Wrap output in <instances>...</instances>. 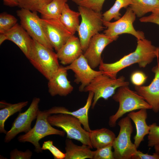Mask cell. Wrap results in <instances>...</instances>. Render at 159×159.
Segmentation results:
<instances>
[{
  "label": "cell",
  "mask_w": 159,
  "mask_h": 159,
  "mask_svg": "<svg viewBox=\"0 0 159 159\" xmlns=\"http://www.w3.org/2000/svg\"><path fill=\"white\" fill-rule=\"evenodd\" d=\"M158 47L153 45L151 41L144 38L137 39V44L133 52L125 55L119 60L110 63L102 60L99 65V70L103 74L116 79L117 74L122 69L134 64L141 68H145L158 55Z\"/></svg>",
  "instance_id": "cell-1"
},
{
  "label": "cell",
  "mask_w": 159,
  "mask_h": 159,
  "mask_svg": "<svg viewBox=\"0 0 159 159\" xmlns=\"http://www.w3.org/2000/svg\"><path fill=\"white\" fill-rule=\"evenodd\" d=\"M112 98L119 103V107L116 112L109 117L108 124L111 127H115L118 120L127 113L142 109H152L144 99L136 91L130 90L128 86L118 88Z\"/></svg>",
  "instance_id": "cell-2"
},
{
  "label": "cell",
  "mask_w": 159,
  "mask_h": 159,
  "mask_svg": "<svg viewBox=\"0 0 159 159\" xmlns=\"http://www.w3.org/2000/svg\"><path fill=\"white\" fill-rule=\"evenodd\" d=\"M27 59L33 66L48 80L60 67L56 53L33 39Z\"/></svg>",
  "instance_id": "cell-3"
},
{
  "label": "cell",
  "mask_w": 159,
  "mask_h": 159,
  "mask_svg": "<svg viewBox=\"0 0 159 159\" xmlns=\"http://www.w3.org/2000/svg\"><path fill=\"white\" fill-rule=\"evenodd\" d=\"M78 9L81 20L77 32L82 49L84 52L92 37L102 31L105 27L101 12L80 6H78Z\"/></svg>",
  "instance_id": "cell-4"
},
{
  "label": "cell",
  "mask_w": 159,
  "mask_h": 159,
  "mask_svg": "<svg viewBox=\"0 0 159 159\" xmlns=\"http://www.w3.org/2000/svg\"><path fill=\"white\" fill-rule=\"evenodd\" d=\"M47 120L50 125L62 129L67 134V138L80 142L82 144L93 148L90 137V133L81 126V122L77 118L66 114L50 115Z\"/></svg>",
  "instance_id": "cell-5"
},
{
  "label": "cell",
  "mask_w": 159,
  "mask_h": 159,
  "mask_svg": "<svg viewBox=\"0 0 159 159\" xmlns=\"http://www.w3.org/2000/svg\"><path fill=\"white\" fill-rule=\"evenodd\" d=\"M50 115L48 110H39L34 126L27 132L19 136L17 138L18 141L30 143L35 147V151L39 153L42 151L39 143L42 138L53 135L64 137L66 133L64 131L53 127L48 122L47 117Z\"/></svg>",
  "instance_id": "cell-6"
},
{
  "label": "cell",
  "mask_w": 159,
  "mask_h": 159,
  "mask_svg": "<svg viewBox=\"0 0 159 159\" xmlns=\"http://www.w3.org/2000/svg\"><path fill=\"white\" fill-rule=\"evenodd\" d=\"M129 82L121 76L113 79L104 74L95 77L84 89L83 92H92L94 93L91 108L93 109L101 98L107 100L115 93L116 89L123 86H128Z\"/></svg>",
  "instance_id": "cell-7"
},
{
  "label": "cell",
  "mask_w": 159,
  "mask_h": 159,
  "mask_svg": "<svg viewBox=\"0 0 159 159\" xmlns=\"http://www.w3.org/2000/svg\"><path fill=\"white\" fill-rule=\"evenodd\" d=\"M120 127L118 135L112 144L114 159H131L137 150L131 140L133 127L130 119L127 116L119 121Z\"/></svg>",
  "instance_id": "cell-8"
},
{
  "label": "cell",
  "mask_w": 159,
  "mask_h": 159,
  "mask_svg": "<svg viewBox=\"0 0 159 159\" xmlns=\"http://www.w3.org/2000/svg\"><path fill=\"white\" fill-rule=\"evenodd\" d=\"M37 12L21 8L16 11L21 25L32 39L45 46L53 49L48 40L42 25L41 19Z\"/></svg>",
  "instance_id": "cell-9"
},
{
  "label": "cell",
  "mask_w": 159,
  "mask_h": 159,
  "mask_svg": "<svg viewBox=\"0 0 159 159\" xmlns=\"http://www.w3.org/2000/svg\"><path fill=\"white\" fill-rule=\"evenodd\" d=\"M136 16L130 7L127 9L123 16L116 21L114 22L103 21V25L107 28L104 30V34L111 37H118L119 35L127 33L133 35L137 39L145 38L144 33L136 31L133 27V24Z\"/></svg>",
  "instance_id": "cell-10"
},
{
  "label": "cell",
  "mask_w": 159,
  "mask_h": 159,
  "mask_svg": "<svg viewBox=\"0 0 159 159\" xmlns=\"http://www.w3.org/2000/svg\"><path fill=\"white\" fill-rule=\"evenodd\" d=\"M40 99L34 97L30 105L24 112L19 113L13 123L11 129L6 134L4 142H9L18 134L27 132L31 129V123L37 118L39 110Z\"/></svg>",
  "instance_id": "cell-11"
},
{
  "label": "cell",
  "mask_w": 159,
  "mask_h": 159,
  "mask_svg": "<svg viewBox=\"0 0 159 159\" xmlns=\"http://www.w3.org/2000/svg\"><path fill=\"white\" fill-rule=\"evenodd\" d=\"M46 36L56 52L73 35L64 25L59 19H41Z\"/></svg>",
  "instance_id": "cell-12"
},
{
  "label": "cell",
  "mask_w": 159,
  "mask_h": 159,
  "mask_svg": "<svg viewBox=\"0 0 159 159\" xmlns=\"http://www.w3.org/2000/svg\"><path fill=\"white\" fill-rule=\"evenodd\" d=\"M67 70H72L74 73V82L80 83L79 89L83 92L84 88L96 77L103 74L101 71H96L89 65L83 54L71 64L65 67Z\"/></svg>",
  "instance_id": "cell-13"
},
{
  "label": "cell",
  "mask_w": 159,
  "mask_h": 159,
  "mask_svg": "<svg viewBox=\"0 0 159 159\" xmlns=\"http://www.w3.org/2000/svg\"><path fill=\"white\" fill-rule=\"evenodd\" d=\"M118 38L108 36L104 34L99 33L92 37L87 49L83 54L92 69L99 66L102 60L101 54L105 48L109 44L117 40Z\"/></svg>",
  "instance_id": "cell-14"
},
{
  "label": "cell",
  "mask_w": 159,
  "mask_h": 159,
  "mask_svg": "<svg viewBox=\"0 0 159 159\" xmlns=\"http://www.w3.org/2000/svg\"><path fill=\"white\" fill-rule=\"evenodd\" d=\"M16 44L27 58L31 49L33 39L21 25L17 23L11 29L0 33V44L5 40Z\"/></svg>",
  "instance_id": "cell-15"
},
{
  "label": "cell",
  "mask_w": 159,
  "mask_h": 159,
  "mask_svg": "<svg viewBox=\"0 0 159 159\" xmlns=\"http://www.w3.org/2000/svg\"><path fill=\"white\" fill-rule=\"evenodd\" d=\"M152 71L154 77L148 86H135V91L151 107L155 113L159 112V62L153 67Z\"/></svg>",
  "instance_id": "cell-16"
},
{
  "label": "cell",
  "mask_w": 159,
  "mask_h": 159,
  "mask_svg": "<svg viewBox=\"0 0 159 159\" xmlns=\"http://www.w3.org/2000/svg\"><path fill=\"white\" fill-rule=\"evenodd\" d=\"M67 70L60 66L54 75L48 80V92L52 96H66L73 91V87L67 78Z\"/></svg>",
  "instance_id": "cell-17"
},
{
  "label": "cell",
  "mask_w": 159,
  "mask_h": 159,
  "mask_svg": "<svg viewBox=\"0 0 159 159\" xmlns=\"http://www.w3.org/2000/svg\"><path fill=\"white\" fill-rule=\"evenodd\" d=\"M83 52L79 38L74 35L57 52V55L61 63L69 65L79 58Z\"/></svg>",
  "instance_id": "cell-18"
},
{
  "label": "cell",
  "mask_w": 159,
  "mask_h": 159,
  "mask_svg": "<svg viewBox=\"0 0 159 159\" xmlns=\"http://www.w3.org/2000/svg\"><path fill=\"white\" fill-rule=\"evenodd\" d=\"M94 96V93L89 92L86 102L85 105L75 111H71L63 107L54 106L48 110L50 115L63 113L72 115L79 120L83 128L87 131L90 132V129L89 123L88 113L89 109L92 105Z\"/></svg>",
  "instance_id": "cell-19"
},
{
  "label": "cell",
  "mask_w": 159,
  "mask_h": 159,
  "mask_svg": "<svg viewBox=\"0 0 159 159\" xmlns=\"http://www.w3.org/2000/svg\"><path fill=\"white\" fill-rule=\"evenodd\" d=\"M127 116L135 125L136 134L134 137V143L137 149L144 140V137L148 134L150 131V126L146 122L147 118V109H142L136 112L132 111L129 112Z\"/></svg>",
  "instance_id": "cell-20"
},
{
  "label": "cell",
  "mask_w": 159,
  "mask_h": 159,
  "mask_svg": "<svg viewBox=\"0 0 159 159\" xmlns=\"http://www.w3.org/2000/svg\"><path fill=\"white\" fill-rule=\"evenodd\" d=\"M65 143L64 159H92L93 151L89 146L84 144L81 146L77 145L68 138L66 140Z\"/></svg>",
  "instance_id": "cell-21"
},
{
  "label": "cell",
  "mask_w": 159,
  "mask_h": 159,
  "mask_svg": "<svg viewBox=\"0 0 159 159\" xmlns=\"http://www.w3.org/2000/svg\"><path fill=\"white\" fill-rule=\"evenodd\" d=\"M90 133L92 146L96 149L112 144L116 138L113 132L106 128L91 130Z\"/></svg>",
  "instance_id": "cell-22"
},
{
  "label": "cell",
  "mask_w": 159,
  "mask_h": 159,
  "mask_svg": "<svg viewBox=\"0 0 159 159\" xmlns=\"http://www.w3.org/2000/svg\"><path fill=\"white\" fill-rule=\"evenodd\" d=\"M28 101H23L16 103L10 104L4 101L0 102V132L6 134L4 123L7 119L14 114L20 112L28 104Z\"/></svg>",
  "instance_id": "cell-23"
},
{
  "label": "cell",
  "mask_w": 159,
  "mask_h": 159,
  "mask_svg": "<svg viewBox=\"0 0 159 159\" xmlns=\"http://www.w3.org/2000/svg\"><path fill=\"white\" fill-rule=\"evenodd\" d=\"M80 14L71 9L67 3L64 5L59 20L65 27L73 34L77 32L80 25Z\"/></svg>",
  "instance_id": "cell-24"
},
{
  "label": "cell",
  "mask_w": 159,
  "mask_h": 159,
  "mask_svg": "<svg viewBox=\"0 0 159 159\" xmlns=\"http://www.w3.org/2000/svg\"><path fill=\"white\" fill-rule=\"evenodd\" d=\"M68 0H52L49 3L45 4L38 10L45 19H59L64 7Z\"/></svg>",
  "instance_id": "cell-25"
},
{
  "label": "cell",
  "mask_w": 159,
  "mask_h": 159,
  "mask_svg": "<svg viewBox=\"0 0 159 159\" xmlns=\"http://www.w3.org/2000/svg\"><path fill=\"white\" fill-rule=\"evenodd\" d=\"M130 7L136 16L141 17L159 7V0H132Z\"/></svg>",
  "instance_id": "cell-26"
},
{
  "label": "cell",
  "mask_w": 159,
  "mask_h": 159,
  "mask_svg": "<svg viewBox=\"0 0 159 159\" xmlns=\"http://www.w3.org/2000/svg\"><path fill=\"white\" fill-rule=\"evenodd\" d=\"M132 3V0H116L113 6L102 14L103 21H110L113 19L118 20L121 16L120 13L121 9L127 8Z\"/></svg>",
  "instance_id": "cell-27"
},
{
  "label": "cell",
  "mask_w": 159,
  "mask_h": 159,
  "mask_svg": "<svg viewBox=\"0 0 159 159\" xmlns=\"http://www.w3.org/2000/svg\"><path fill=\"white\" fill-rule=\"evenodd\" d=\"M52 0H18L19 6L33 12H38L43 6L50 2Z\"/></svg>",
  "instance_id": "cell-28"
},
{
  "label": "cell",
  "mask_w": 159,
  "mask_h": 159,
  "mask_svg": "<svg viewBox=\"0 0 159 159\" xmlns=\"http://www.w3.org/2000/svg\"><path fill=\"white\" fill-rule=\"evenodd\" d=\"M17 19L13 15L6 12L0 14V33L9 30L17 23Z\"/></svg>",
  "instance_id": "cell-29"
},
{
  "label": "cell",
  "mask_w": 159,
  "mask_h": 159,
  "mask_svg": "<svg viewBox=\"0 0 159 159\" xmlns=\"http://www.w3.org/2000/svg\"><path fill=\"white\" fill-rule=\"evenodd\" d=\"M80 6L87 8L97 12H101L105 0H71Z\"/></svg>",
  "instance_id": "cell-30"
},
{
  "label": "cell",
  "mask_w": 159,
  "mask_h": 159,
  "mask_svg": "<svg viewBox=\"0 0 159 159\" xmlns=\"http://www.w3.org/2000/svg\"><path fill=\"white\" fill-rule=\"evenodd\" d=\"M112 144L93 151L92 159H114L112 151Z\"/></svg>",
  "instance_id": "cell-31"
},
{
  "label": "cell",
  "mask_w": 159,
  "mask_h": 159,
  "mask_svg": "<svg viewBox=\"0 0 159 159\" xmlns=\"http://www.w3.org/2000/svg\"><path fill=\"white\" fill-rule=\"evenodd\" d=\"M149 126L150 129L148 137V146L152 147L159 144V126L156 123Z\"/></svg>",
  "instance_id": "cell-32"
},
{
  "label": "cell",
  "mask_w": 159,
  "mask_h": 159,
  "mask_svg": "<svg viewBox=\"0 0 159 159\" xmlns=\"http://www.w3.org/2000/svg\"><path fill=\"white\" fill-rule=\"evenodd\" d=\"M42 150H48L53 155L55 159H64L65 153L62 152L54 146L53 142L51 140L44 141L41 147Z\"/></svg>",
  "instance_id": "cell-33"
},
{
  "label": "cell",
  "mask_w": 159,
  "mask_h": 159,
  "mask_svg": "<svg viewBox=\"0 0 159 159\" xmlns=\"http://www.w3.org/2000/svg\"><path fill=\"white\" fill-rule=\"evenodd\" d=\"M147 77L143 72L136 71L132 73L130 77L132 83L135 86H142L145 82Z\"/></svg>",
  "instance_id": "cell-34"
},
{
  "label": "cell",
  "mask_w": 159,
  "mask_h": 159,
  "mask_svg": "<svg viewBox=\"0 0 159 159\" xmlns=\"http://www.w3.org/2000/svg\"><path fill=\"white\" fill-rule=\"evenodd\" d=\"M10 155V159H30L32 153L29 149L23 152L16 148L11 151Z\"/></svg>",
  "instance_id": "cell-35"
},
{
  "label": "cell",
  "mask_w": 159,
  "mask_h": 159,
  "mask_svg": "<svg viewBox=\"0 0 159 159\" xmlns=\"http://www.w3.org/2000/svg\"><path fill=\"white\" fill-rule=\"evenodd\" d=\"M140 21L143 22H151L159 25V10H155L148 16L141 17Z\"/></svg>",
  "instance_id": "cell-36"
},
{
  "label": "cell",
  "mask_w": 159,
  "mask_h": 159,
  "mask_svg": "<svg viewBox=\"0 0 159 159\" xmlns=\"http://www.w3.org/2000/svg\"><path fill=\"white\" fill-rule=\"evenodd\" d=\"M132 159H159V155L155 152L152 155L148 153H144L139 150H137L132 157Z\"/></svg>",
  "instance_id": "cell-37"
},
{
  "label": "cell",
  "mask_w": 159,
  "mask_h": 159,
  "mask_svg": "<svg viewBox=\"0 0 159 159\" xmlns=\"http://www.w3.org/2000/svg\"><path fill=\"white\" fill-rule=\"evenodd\" d=\"M4 4L9 7L19 6L18 0H2Z\"/></svg>",
  "instance_id": "cell-38"
},
{
  "label": "cell",
  "mask_w": 159,
  "mask_h": 159,
  "mask_svg": "<svg viewBox=\"0 0 159 159\" xmlns=\"http://www.w3.org/2000/svg\"><path fill=\"white\" fill-rule=\"evenodd\" d=\"M154 147L155 152L159 155V144L155 145Z\"/></svg>",
  "instance_id": "cell-39"
},
{
  "label": "cell",
  "mask_w": 159,
  "mask_h": 159,
  "mask_svg": "<svg viewBox=\"0 0 159 159\" xmlns=\"http://www.w3.org/2000/svg\"><path fill=\"white\" fill-rule=\"evenodd\" d=\"M158 56L159 57V47L158 49Z\"/></svg>",
  "instance_id": "cell-40"
},
{
  "label": "cell",
  "mask_w": 159,
  "mask_h": 159,
  "mask_svg": "<svg viewBox=\"0 0 159 159\" xmlns=\"http://www.w3.org/2000/svg\"><path fill=\"white\" fill-rule=\"evenodd\" d=\"M155 10H159V7L157 9H156Z\"/></svg>",
  "instance_id": "cell-41"
}]
</instances>
